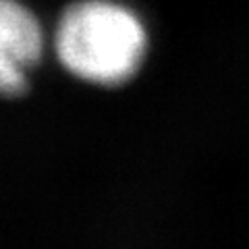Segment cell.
I'll list each match as a JSON object with an SVG mask.
<instances>
[{"mask_svg":"<svg viewBox=\"0 0 249 249\" xmlns=\"http://www.w3.org/2000/svg\"><path fill=\"white\" fill-rule=\"evenodd\" d=\"M44 36L37 19L17 0H0V96L27 88V69L42 56Z\"/></svg>","mask_w":249,"mask_h":249,"instance_id":"2","label":"cell"},{"mask_svg":"<svg viewBox=\"0 0 249 249\" xmlns=\"http://www.w3.org/2000/svg\"><path fill=\"white\" fill-rule=\"evenodd\" d=\"M56 54L73 75L100 85L131 79L145 54V29L133 13L106 0L69 6L56 27Z\"/></svg>","mask_w":249,"mask_h":249,"instance_id":"1","label":"cell"}]
</instances>
